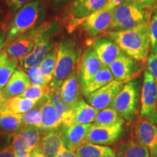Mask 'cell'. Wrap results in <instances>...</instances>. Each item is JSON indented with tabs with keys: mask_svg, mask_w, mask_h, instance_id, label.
<instances>
[{
	"mask_svg": "<svg viewBox=\"0 0 157 157\" xmlns=\"http://www.w3.org/2000/svg\"><path fill=\"white\" fill-rule=\"evenodd\" d=\"M133 1L136 2L140 5L151 7V8H154V7L157 3V0H133Z\"/></svg>",
	"mask_w": 157,
	"mask_h": 157,
	"instance_id": "cell-41",
	"label": "cell"
},
{
	"mask_svg": "<svg viewBox=\"0 0 157 157\" xmlns=\"http://www.w3.org/2000/svg\"><path fill=\"white\" fill-rule=\"evenodd\" d=\"M140 87L137 80L126 82L119 93L113 100L111 106L113 107L124 121L134 120L139 111Z\"/></svg>",
	"mask_w": 157,
	"mask_h": 157,
	"instance_id": "cell-5",
	"label": "cell"
},
{
	"mask_svg": "<svg viewBox=\"0 0 157 157\" xmlns=\"http://www.w3.org/2000/svg\"><path fill=\"white\" fill-rule=\"evenodd\" d=\"M52 25L53 23L50 22L43 23L10 42L5 48L9 58L17 59L19 63L23 65L25 57L30 53L36 42Z\"/></svg>",
	"mask_w": 157,
	"mask_h": 157,
	"instance_id": "cell-6",
	"label": "cell"
},
{
	"mask_svg": "<svg viewBox=\"0 0 157 157\" xmlns=\"http://www.w3.org/2000/svg\"><path fill=\"white\" fill-rule=\"evenodd\" d=\"M153 157H157V150L156 151V153H155V154L154 155V156Z\"/></svg>",
	"mask_w": 157,
	"mask_h": 157,
	"instance_id": "cell-49",
	"label": "cell"
},
{
	"mask_svg": "<svg viewBox=\"0 0 157 157\" xmlns=\"http://www.w3.org/2000/svg\"><path fill=\"white\" fill-rule=\"evenodd\" d=\"M24 126H33L41 129L42 125V116L40 109L33 108L22 114Z\"/></svg>",
	"mask_w": 157,
	"mask_h": 157,
	"instance_id": "cell-32",
	"label": "cell"
},
{
	"mask_svg": "<svg viewBox=\"0 0 157 157\" xmlns=\"http://www.w3.org/2000/svg\"><path fill=\"white\" fill-rule=\"evenodd\" d=\"M19 61L15 58H8L3 66L0 67V90H2L10 78L17 69Z\"/></svg>",
	"mask_w": 157,
	"mask_h": 157,
	"instance_id": "cell-31",
	"label": "cell"
},
{
	"mask_svg": "<svg viewBox=\"0 0 157 157\" xmlns=\"http://www.w3.org/2000/svg\"><path fill=\"white\" fill-rule=\"evenodd\" d=\"M113 10H98L88 16L82 23L83 30L90 36L97 35L109 30L113 19Z\"/></svg>",
	"mask_w": 157,
	"mask_h": 157,
	"instance_id": "cell-14",
	"label": "cell"
},
{
	"mask_svg": "<svg viewBox=\"0 0 157 157\" xmlns=\"http://www.w3.org/2000/svg\"><path fill=\"white\" fill-rule=\"evenodd\" d=\"M63 145L64 142L60 127L43 132L39 148L47 157H56L59 148Z\"/></svg>",
	"mask_w": 157,
	"mask_h": 157,
	"instance_id": "cell-21",
	"label": "cell"
},
{
	"mask_svg": "<svg viewBox=\"0 0 157 157\" xmlns=\"http://www.w3.org/2000/svg\"><path fill=\"white\" fill-rule=\"evenodd\" d=\"M107 36L117 43L124 53L143 63L146 62L151 46L149 24L127 30L109 31Z\"/></svg>",
	"mask_w": 157,
	"mask_h": 157,
	"instance_id": "cell-1",
	"label": "cell"
},
{
	"mask_svg": "<svg viewBox=\"0 0 157 157\" xmlns=\"http://www.w3.org/2000/svg\"><path fill=\"white\" fill-rule=\"evenodd\" d=\"M150 31V50L151 52H157V3L152 10L151 17L149 23Z\"/></svg>",
	"mask_w": 157,
	"mask_h": 157,
	"instance_id": "cell-33",
	"label": "cell"
},
{
	"mask_svg": "<svg viewBox=\"0 0 157 157\" xmlns=\"http://www.w3.org/2000/svg\"><path fill=\"white\" fill-rule=\"evenodd\" d=\"M7 99L5 98V96L4 95L2 90H0V113L3 112L4 109H5L6 103H7Z\"/></svg>",
	"mask_w": 157,
	"mask_h": 157,
	"instance_id": "cell-43",
	"label": "cell"
},
{
	"mask_svg": "<svg viewBox=\"0 0 157 157\" xmlns=\"http://www.w3.org/2000/svg\"><path fill=\"white\" fill-rule=\"evenodd\" d=\"M140 117L157 124V82L146 70L140 95Z\"/></svg>",
	"mask_w": 157,
	"mask_h": 157,
	"instance_id": "cell-7",
	"label": "cell"
},
{
	"mask_svg": "<svg viewBox=\"0 0 157 157\" xmlns=\"http://www.w3.org/2000/svg\"><path fill=\"white\" fill-rule=\"evenodd\" d=\"M125 1L126 0H109L106 5L104 6L101 10H111L116 8Z\"/></svg>",
	"mask_w": 157,
	"mask_h": 157,
	"instance_id": "cell-38",
	"label": "cell"
},
{
	"mask_svg": "<svg viewBox=\"0 0 157 157\" xmlns=\"http://www.w3.org/2000/svg\"><path fill=\"white\" fill-rule=\"evenodd\" d=\"M34 157H47L45 155L43 154V153L41 151V149L40 148H39L38 149L36 150V153L34 154Z\"/></svg>",
	"mask_w": 157,
	"mask_h": 157,
	"instance_id": "cell-46",
	"label": "cell"
},
{
	"mask_svg": "<svg viewBox=\"0 0 157 157\" xmlns=\"http://www.w3.org/2000/svg\"><path fill=\"white\" fill-rule=\"evenodd\" d=\"M147 70L152 74L157 82V52L148 55L146 60Z\"/></svg>",
	"mask_w": 157,
	"mask_h": 157,
	"instance_id": "cell-35",
	"label": "cell"
},
{
	"mask_svg": "<svg viewBox=\"0 0 157 157\" xmlns=\"http://www.w3.org/2000/svg\"><path fill=\"white\" fill-rule=\"evenodd\" d=\"M14 149L12 145L0 149V157H14Z\"/></svg>",
	"mask_w": 157,
	"mask_h": 157,
	"instance_id": "cell-39",
	"label": "cell"
},
{
	"mask_svg": "<svg viewBox=\"0 0 157 157\" xmlns=\"http://www.w3.org/2000/svg\"><path fill=\"white\" fill-rule=\"evenodd\" d=\"M124 123H118L113 125L92 124L88 131L86 143L102 146L113 144L122 135Z\"/></svg>",
	"mask_w": 157,
	"mask_h": 157,
	"instance_id": "cell-9",
	"label": "cell"
},
{
	"mask_svg": "<svg viewBox=\"0 0 157 157\" xmlns=\"http://www.w3.org/2000/svg\"><path fill=\"white\" fill-rule=\"evenodd\" d=\"M60 92L62 101L71 108L82 99V88L78 67L65 79L60 88Z\"/></svg>",
	"mask_w": 157,
	"mask_h": 157,
	"instance_id": "cell-16",
	"label": "cell"
},
{
	"mask_svg": "<svg viewBox=\"0 0 157 157\" xmlns=\"http://www.w3.org/2000/svg\"><path fill=\"white\" fill-rule=\"evenodd\" d=\"M57 62V50L56 48L52 49L47 55L44 60L41 63L39 66L43 73L44 76V84L48 85L52 81L54 76L55 69H56Z\"/></svg>",
	"mask_w": 157,
	"mask_h": 157,
	"instance_id": "cell-28",
	"label": "cell"
},
{
	"mask_svg": "<svg viewBox=\"0 0 157 157\" xmlns=\"http://www.w3.org/2000/svg\"><path fill=\"white\" fill-rule=\"evenodd\" d=\"M68 1H69V0H52V2L56 5H62V4L67 2Z\"/></svg>",
	"mask_w": 157,
	"mask_h": 157,
	"instance_id": "cell-47",
	"label": "cell"
},
{
	"mask_svg": "<svg viewBox=\"0 0 157 157\" xmlns=\"http://www.w3.org/2000/svg\"><path fill=\"white\" fill-rule=\"evenodd\" d=\"M5 33L0 32V51L2 50L4 48H5L6 45L7 44V41L5 40Z\"/></svg>",
	"mask_w": 157,
	"mask_h": 157,
	"instance_id": "cell-45",
	"label": "cell"
},
{
	"mask_svg": "<svg viewBox=\"0 0 157 157\" xmlns=\"http://www.w3.org/2000/svg\"><path fill=\"white\" fill-rule=\"evenodd\" d=\"M152 10L153 8L140 5L133 0H126L113 9L112 22L109 30H127L149 24Z\"/></svg>",
	"mask_w": 157,
	"mask_h": 157,
	"instance_id": "cell-2",
	"label": "cell"
},
{
	"mask_svg": "<svg viewBox=\"0 0 157 157\" xmlns=\"http://www.w3.org/2000/svg\"><path fill=\"white\" fill-rule=\"evenodd\" d=\"M109 0H84L75 7H71L68 15V30L72 32L88 16L95 13L106 5Z\"/></svg>",
	"mask_w": 157,
	"mask_h": 157,
	"instance_id": "cell-11",
	"label": "cell"
},
{
	"mask_svg": "<svg viewBox=\"0 0 157 157\" xmlns=\"http://www.w3.org/2000/svg\"><path fill=\"white\" fill-rule=\"evenodd\" d=\"M31 85L28 74L21 68H17L9 82L2 90L7 99L20 95Z\"/></svg>",
	"mask_w": 157,
	"mask_h": 157,
	"instance_id": "cell-19",
	"label": "cell"
},
{
	"mask_svg": "<svg viewBox=\"0 0 157 157\" xmlns=\"http://www.w3.org/2000/svg\"><path fill=\"white\" fill-rule=\"evenodd\" d=\"M44 16L43 6L38 0L31 2L16 12L7 33L6 41L11 42L27 31L36 28Z\"/></svg>",
	"mask_w": 157,
	"mask_h": 157,
	"instance_id": "cell-3",
	"label": "cell"
},
{
	"mask_svg": "<svg viewBox=\"0 0 157 157\" xmlns=\"http://www.w3.org/2000/svg\"><path fill=\"white\" fill-rule=\"evenodd\" d=\"M93 48L103 66H109L123 52L111 39L101 37L96 39Z\"/></svg>",
	"mask_w": 157,
	"mask_h": 157,
	"instance_id": "cell-18",
	"label": "cell"
},
{
	"mask_svg": "<svg viewBox=\"0 0 157 157\" xmlns=\"http://www.w3.org/2000/svg\"><path fill=\"white\" fill-rule=\"evenodd\" d=\"M56 157H78L76 154L72 151L66 148L64 145L60 147L58 154Z\"/></svg>",
	"mask_w": 157,
	"mask_h": 157,
	"instance_id": "cell-37",
	"label": "cell"
},
{
	"mask_svg": "<svg viewBox=\"0 0 157 157\" xmlns=\"http://www.w3.org/2000/svg\"><path fill=\"white\" fill-rule=\"evenodd\" d=\"M8 58L9 56L7 51H6V49L0 51V67L5 64V63L7 61Z\"/></svg>",
	"mask_w": 157,
	"mask_h": 157,
	"instance_id": "cell-44",
	"label": "cell"
},
{
	"mask_svg": "<svg viewBox=\"0 0 157 157\" xmlns=\"http://www.w3.org/2000/svg\"><path fill=\"white\" fill-rule=\"evenodd\" d=\"M51 91L50 86L48 85H31L26 90H25L19 96L22 98L40 101L48 99Z\"/></svg>",
	"mask_w": 157,
	"mask_h": 157,
	"instance_id": "cell-30",
	"label": "cell"
},
{
	"mask_svg": "<svg viewBox=\"0 0 157 157\" xmlns=\"http://www.w3.org/2000/svg\"><path fill=\"white\" fill-rule=\"evenodd\" d=\"M24 127L22 114L0 113V127L10 134L19 132Z\"/></svg>",
	"mask_w": 157,
	"mask_h": 157,
	"instance_id": "cell-26",
	"label": "cell"
},
{
	"mask_svg": "<svg viewBox=\"0 0 157 157\" xmlns=\"http://www.w3.org/2000/svg\"><path fill=\"white\" fill-rule=\"evenodd\" d=\"M57 62L50 87L60 89L66 78L75 69L79 60L80 50L70 40H63L56 46Z\"/></svg>",
	"mask_w": 157,
	"mask_h": 157,
	"instance_id": "cell-4",
	"label": "cell"
},
{
	"mask_svg": "<svg viewBox=\"0 0 157 157\" xmlns=\"http://www.w3.org/2000/svg\"><path fill=\"white\" fill-rule=\"evenodd\" d=\"M143 64L144 63L122 52L109 67L115 79L126 83L140 75Z\"/></svg>",
	"mask_w": 157,
	"mask_h": 157,
	"instance_id": "cell-8",
	"label": "cell"
},
{
	"mask_svg": "<svg viewBox=\"0 0 157 157\" xmlns=\"http://www.w3.org/2000/svg\"><path fill=\"white\" fill-rule=\"evenodd\" d=\"M26 71L32 85H44V76L40 66H32L26 69Z\"/></svg>",
	"mask_w": 157,
	"mask_h": 157,
	"instance_id": "cell-34",
	"label": "cell"
},
{
	"mask_svg": "<svg viewBox=\"0 0 157 157\" xmlns=\"http://www.w3.org/2000/svg\"><path fill=\"white\" fill-rule=\"evenodd\" d=\"M74 113V121L75 124H87L94 122L98 110L86 103L83 99L78 101L72 107Z\"/></svg>",
	"mask_w": 157,
	"mask_h": 157,
	"instance_id": "cell-23",
	"label": "cell"
},
{
	"mask_svg": "<svg viewBox=\"0 0 157 157\" xmlns=\"http://www.w3.org/2000/svg\"><path fill=\"white\" fill-rule=\"evenodd\" d=\"M113 79L115 78L109 66H103L99 70V71L94 76L90 83L84 89H82V94L86 97L90 94L95 92L96 90L101 89V87L106 85Z\"/></svg>",
	"mask_w": 157,
	"mask_h": 157,
	"instance_id": "cell-25",
	"label": "cell"
},
{
	"mask_svg": "<svg viewBox=\"0 0 157 157\" xmlns=\"http://www.w3.org/2000/svg\"><path fill=\"white\" fill-rule=\"evenodd\" d=\"M83 1H84V0H75V1H74V2L71 4V7H75V6L78 5V4L81 3L82 2H83Z\"/></svg>",
	"mask_w": 157,
	"mask_h": 157,
	"instance_id": "cell-48",
	"label": "cell"
},
{
	"mask_svg": "<svg viewBox=\"0 0 157 157\" xmlns=\"http://www.w3.org/2000/svg\"><path fill=\"white\" fill-rule=\"evenodd\" d=\"M94 122L98 125H113L124 122V120L113 107L109 106L98 111Z\"/></svg>",
	"mask_w": 157,
	"mask_h": 157,
	"instance_id": "cell-29",
	"label": "cell"
},
{
	"mask_svg": "<svg viewBox=\"0 0 157 157\" xmlns=\"http://www.w3.org/2000/svg\"><path fill=\"white\" fill-rule=\"evenodd\" d=\"M37 149H36V150L34 151H32V152L16 151V152H15V154H14V157H34V154L36 153Z\"/></svg>",
	"mask_w": 157,
	"mask_h": 157,
	"instance_id": "cell-42",
	"label": "cell"
},
{
	"mask_svg": "<svg viewBox=\"0 0 157 157\" xmlns=\"http://www.w3.org/2000/svg\"><path fill=\"white\" fill-rule=\"evenodd\" d=\"M39 101L22 98L17 95L7 99L5 108L2 113L23 114L36 106Z\"/></svg>",
	"mask_w": 157,
	"mask_h": 157,
	"instance_id": "cell-24",
	"label": "cell"
},
{
	"mask_svg": "<svg viewBox=\"0 0 157 157\" xmlns=\"http://www.w3.org/2000/svg\"><path fill=\"white\" fill-rule=\"evenodd\" d=\"M103 66V65L98 58L93 48L85 51L82 57L79 66L78 67L82 89L90 83L94 76Z\"/></svg>",
	"mask_w": 157,
	"mask_h": 157,
	"instance_id": "cell-15",
	"label": "cell"
},
{
	"mask_svg": "<svg viewBox=\"0 0 157 157\" xmlns=\"http://www.w3.org/2000/svg\"><path fill=\"white\" fill-rule=\"evenodd\" d=\"M13 137V135L8 132H2L0 131V149L3 148L2 146L5 143H9L10 137Z\"/></svg>",
	"mask_w": 157,
	"mask_h": 157,
	"instance_id": "cell-40",
	"label": "cell"
},
{
	"mask_svg": "<svg viewBox=\"0 0 157 157\" xmlns=\"http://www.w3.org/2000/svg\"><path fill=\"white\" fill-rule=\"evenodd\" d=\"M56 31V27L53 24L36 42L30 53L25 57L23 63V68L25 70L32 66H39L47 55L55 48L52 38Z\"/></svg>",
	"mask_w": 157,
	"mask_h": 157,
	"instance_id": "cell-12",
	"label": "cell"
},
{
	"mask_svg": "<svg viewBox=\"0 0 157 157\" xmlns=\"http://www.w3.org/2000/svg\"><path fill=\"white\" fill-rule=\"evenodd\" d=\"M132 136L148 149L151 157L157 150V125L141 117L135 121Z\"/></svg>",
	"mask_w": 157,
	"mask_h": 157,
	"instance_id": "cell-13",
	"label": "cell"
},
{
	"mask_svg": "<svg viewBox=\"0 0 157 157\" xmlns=\"http://www.w3.org/2000/svg\"><path fill=\"white\" fill-rule=\"evenodd\" d=\"M74 153L78 157H116L113 148L90 143L82 144Z\"/></svg>",
	"mask_w": 157,
	"mask_h": 157,
	"instance_id": "cell-22",
	"label": "cell"
},
{
	"mask_svg": "<svg viewBox=\"0 0 157 157\" xmlns=\"http://www.w3.org/2000/svg\"><path fill=\"white\" fill-rule=\"evenodd\" d=\"M125 82L113 79L106 85L86 96L87 103L98 111L111 106Z\"/></svg>",
	"mask_w": 157,
	"mask_h": 157,
	"instance_id": "cell-10",
	"label": "cell"
},
{
	"mask_svg": "<svg viewBox=\"0 0 157 157\" xmlns=\"http://www.w3.org/2000/svg\"><path fill=\"white\" fill-rule=\"evenodd\" d=\"M91 126V124H74L71 126L60 127L64 146L73 152L75 151L78 147L86 143L88 131Z\"/></svg>",
	"mask_w": 157,
	"mask_h": 157,
	"instance_id": "cell-17",
	"label": "cell"
},
{
	"mask_svg": "<svg viewBox=\"0 0 157 157\" xmlns=\"http://www.w3.org/2000/svg\"><path fill=\"white\" fill-rule=\"evenodd\" d=\"M33 1L34 0H7L9 7L13 12H17L23 6Z\"/></svg>",
	"mask_w": 157,
	"mask_h": 157,
	"instance_id": "cell-36",
	"label": "cell"
},
{
	"mask_svg": "<svg viewBox=\"0 0 157 157\" xmlns=\"http://www.w3.org/2000/svg\"><path fill=\"white\" fill-rule=\"evenodd\" d=\"M29 148V152H32L40 146L43 132L40 128L33 126H24L20 131Z\"/></svg>",
	"mask_w": 157,
	"mask_h": 157,
	"instance_id": "cell-27",
	"label": "cell"
},
{
	"mask_svg": "<svg viewBox=\"0 0 157 157\" xmlns=\"http://www.w3.org/2000/svg\"><path fill=\"white\" fill-rule=\"evenodd\" d=\"M113 149L116 157H151L148 149L132 135L127 140L118 143Z\"/></svg>",
	"mask_w": 157,
	"mask_h": 157,
	"instance_id": "cell-20",
	"label": "cell"
}]
</instances>
